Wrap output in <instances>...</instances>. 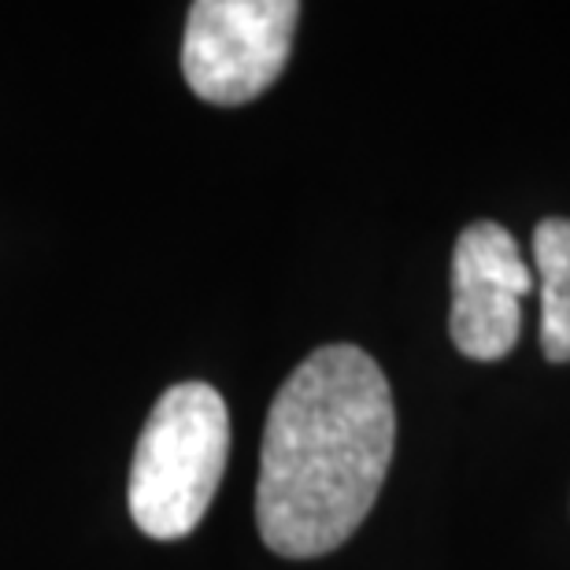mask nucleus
Returning <instances> with one entry per match:
<instances>
[{
  "instance_id": "nucleus-3",
  "label": "nucleus",
  "mask_w": 570,
  "mask_h": 570,
  "mask_svg": "<svg viewBox=\"0 0 570 570\" xmlns=\"http://www.w3.org/2000/svg\"><path fill=\"white\" fill-rule=\"evenodd\" d=\"M293 0H197L186 19L181 75L208 105H248L278 82L293 49Z\"/></svg>"
},
{
  "instance_id": "nucleus-4",
  "label": "nucleus",
  "mask_w": 570,
  "mask_h": 570,
  "mask_svg": "<svg viewBox=\"0 0 570 570\" xmlns=\"http://www.w3.org/2000/svg\"><path fill=\"white\" fill-rule=\"evenodd\" d=\"M533 271L500 223H471L452 256V341L463 356L504 360L522 330V296Z\"/></svg>"
},
{
  "instance_id": "nucleus-5",
  "label": "nucleus",
  "mask_w": 570,
  "mask_h": 570,
  "mask_svg": "<svg viewBox=\"0 0 570 570\" xmlns=\"http://www.w3.org/2000/svg\"><path fill=\"white\" fill-rule=\"evenodd\" d=\"M541 278V348L552 363H570V219H544L533 230Z\"/></svg>"
},
{
  "instance_id": "nucleus-2",
  "label": "nucleus",
  "mask_w": 570,
  "mask_h": 570,
  "mask_svg": "<svg viewBox=\"0 0 570 570\" xmlns=\"http://www.w3.org/2000/svg\"><path fill=\"white\" fill-rule=\"evenodd\" d=\"M230 455V415L208 382H181L159 396L130 463V515L156 541L197 530Z\"/></svg>"
},
{
  "instance_id": "nucleus-1",
  "label": "nucleus",
  "mask_w": 570,
  "mask_h": 570,
  "mask_svg": "<svg viewBox=\"0 0 570 570\" xmlns=\"http://www.w3.org/2000/svg\"><path fill=\"white\" fill-rule=\"evenodd\" d=\"M396 441L385 374L356 345L315 348L278 390L259 455L256 522L271 552L341 549L379 500Z\"/></svg>"
}]
</instances>
